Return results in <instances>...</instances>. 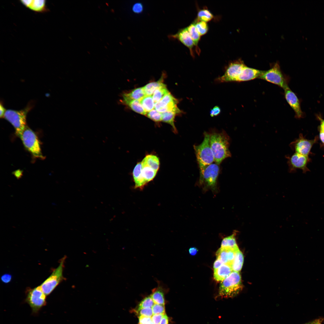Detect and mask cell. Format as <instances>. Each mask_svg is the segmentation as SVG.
Segmentation results:
<instances>
[{
  "mask_svg": "<svg viewBox=\"0 0 324 324\" xmlns=\"http://www.w3.org/2000/svg\"><path fill=\"white\" fill-rule=\"evenodd\" d=\"M229 142V137L225 132L210 134V143L215 163L219 164L225 159L231 157Z\"/></svg>",
  "mask_w": 324,
  "mask_h": 324,
  "instance_id": "1",
  "label": "cell"
},
{
  "mask_svg": "<svg viewBox=\"0 0 324 324\" xmlns=\"http://www.w3.org/2000/svg\"><path fill=\"white\" fill-rule=\"evenodd\" d=\"M219 172V164L215 163L200 170L199 185L204 191L210 190L214 193L217 192Z\"/></svg>",
  "mask_w": 324,
  "mask_h": 324,
  "instance_id": "2",
  "label": "cell"
},
{
  "mask_svg": "<svg viewBox=\"0 0 324 324\" xmlns=\"http://www.w3.org/2000/svg\"><path fill=\"white\" fill-rule=\"evenodd\" d=\"M242 285L239 272L233 271L221 282L219 295L221 298H232L242 290Z\"/></svg>",
  "mask_w": 324,
  "mask_h": 324,
  "instance_id": "3",
  "label": "cell"
},
{
  "mask_svg": "<svg viewBox=\"0 0 324 324\" xmlns=\"http://www.w3.org/2000/svg\"><path fill=\"white\" fill-rule=\"evenodd\" d=\"M199 169L201 170L214 162L210 143V134L204 132L202 142L194 146Z\"/></svg>",
  "mask_w": 324,
  "mask_h": 324,
  "instance_id": "4",
  "label": "cell"
},
{
  "mask_svg": "<svg viewBox=\"0 0 324 324\" xmlns=\"http://www.w3.org/2000/svg\"><path fill=\"white\" fill-rule=\"evenodd\" d=\"M32 108V106L28 104L20 110H8L4 114V118L13 125L16 135L20 137L26 127L27 114Z\"/></svg>",
  "mask_w": 324,
  "mask_h": 324,
  "instance_id": "5",
  "label": "cell"
},
{
  "mask_svg": "<svg viewBox=\"0 0 324 324\" xmlns=\"http://www.w3.org/2000/svg\"><path fill=\"white\" fill-rule=\"evenodd\" d=\"M66 258V256H64L60 260L58 267L54 270L50 275L40 285L43 292L46 296L50 295L56 287L65 279L63 275V272Z\"/></svg>",
  "mask_w": 324,
  "mask_h": 324,
  "instance_id": "6",
  "label": "cell"
},
{
  "mask_svg": "<svg viewBox=\"0 0 324 324\" xmlns=\"http://www.w3.org/2000/svg\"><path fill=\"white\" fill-rule=\"evenodd\" d=\"M278 85L284 90L289 87L288 79L283 74L278 63L266 71H263L259 78Z\"/></svg>",
  "mask_w": 324,
  "mask_h": 324,
  "instance_id": "7",
  "label": "cell"
},
{
  "mask_svg": "<svg viewBox=\"0 0 324 324\" xmlns=\"http://www.w3.org/2000/svg\"><path fill=\"white\" fill-rule=\"evenodd\" d=\"M26 302L31 308L34 313L38 312L46 304V296L43 292L40 286L34 288H28L26 291Z\"/></svg>",
  "mask_w": 324,
  "mask_h": 324,
  "instance_id": "8",
  "label": "cell"
},
{
  "mask_svg": "<svg viewBox=\"0 0 324 324\" xmlns=\"http://www.w3.org/2000/svg\"><path fill=\"white\" fill-rule=\"evenodd\" d=\"M20 137L25 147L34 156L43 158L38 137L31 129L26 126Z\"/></svg>",
  "mask_w": 324,
  "mask_h": 324,
  "instance_id": "9",
  "label": "cell"
},
{
  "mask_svg": "<svg viewBox=\"0 0 324 324\" xmlns=\"http://www.w3.org/2000/svg\"><path fill=\"white\" fill-rule=\"evenodd\" d=\"M246 66L243 61L240 59L230 62L224 74L218 79V81L221 82H237Z\"/></svg>",
  "mask_w": 324,
  "mask_h": 324,
  "instance_id": "10",
  "label": "cell"
},
{
  "mask_svg": "<svg viewBox=\"0 0 324 324\" xmlns=\"http://www.w3.org/2000/svg\"><path fill=\"white\" fill-rule=\"evenodd\" d=\"M318 137H315L313 140L306 139L302 134L299 135L298 138L290 144L291 148L295 153L305 156H309L313 145L318 141Z\"/></svg>",
  "mask_w": 324,
  "mask_h": 324,
  "instance_id": "11",
  "label": "cell"
},
{
  "mask_svg": "<svg viewBox=\"0 0 324 324\" xmlns=\"http://www.w3.org/2000/svg\"><path fill=\"white\" fill-rule=\"evenodd\" d=\"M286 157L288 160V170L290 172H295L297 169L302 170L303 173L310 171L307 167L308 164L310 161L309 156L295 153L290 156H286Z\"/></svg>",
  "mask_w": 324,
  "mask_h": 324,
  "instance_id": "12",
  "label": "cell"
},
{
  "mask_svg": "<svg viewBox=\"0 0 324 324\" xmlns=\"http://www.w3.org/2000/svg\"><path fill=\"white\" fill-rule=\"evenodd\" d=\"M178 102L170 93L155 103L154 109L161 113L168 111L180 110L177 106Z\"/></svg>",
  "mask_w": 324,
  "mask_h": 324,
  "instance_id": "13",
  "label": "cell"
},
{
  "mask_svg": "<svg viewBox=\"0 0 324 324\" xmlns=\"http://www.w3.org/2000/svg\"><path fill=\"white\" fill-rule=\"evenodd\" d=\"M285 98L291 107L294 111L295 117L297 118H302L303 113L301 109L300 101L296 94L288 87L284 90Z\"/></svg>",
  "mask_w": 324,
  "mask_h": 324,
  "instance_id": "14",
  "label": "cell"
},
{
  "mask_svg": "<svg viewBox=\"0 0 324 324\" xmlns=\"http://www.w3.org/2000/svg\"><path fill=\"white\" fill-rule=\"evenodd\" d=\"M239 250L238 246L234 248L220 247L216 253L217 259L220 260L223 264L231 266L236 253Z\"/></svg>",
  "mask_w": 324,
  "mask_h": 324,
  "instance_id": "15",
  "label": "cell"
},
{
  "mask_svg": "<svg viewBox=\"0 0 324 324\" xmlns=\"http://www.w3.org/2000/svg\"><path fill=\"white\" fill-rule=\"evenodd\" d=\"M171 37L177 39L187 46L189 49L191 55L194 57L193 49L194 45L187 27L180 29L177 33L172 35Z\"/></svg>",
  "mask_w": 324,
  "mask_h": 324,
  "instance_id": "16",
  "label": "cell"
},
{
  "mask_svg": "<svg viewBox=\"0 0 324 324\" xmlns=\"http://www.w3.org/2000/svg\"><path fill=\"white\" fill-rule=\"evenodd\" d=\"M45 0H21L20 2L26 8L36 12L44 13L49 11Z\"/></svg>",
  "mask_w": 324,
  "mask_h": 324,
  "instance_id": "17",
  "label": "cell"
},
{
  "mask_svg": "<svg viewBox=\"0 0 324 324\" xmlns=\"http://www.w3.org/2000/svg\"><path fill=\"white\" fill-rule=\"evenodd\" d=\"M232 272L230 266L223 264L218 268L214 270V278L217 281H222L227 278Z\"/></svg>",
  "mask_w": 324,
  "mask_h": 324,
  "instance_id": "18",
  "label": "cell"
},
{
  "mask_svg": "<svg viewBox=\"0 0 324 324\" xmlns=\"http://www.w3.org/2000/svg\"><path fill=\"white\" fill-rule=\"evenodd\" d=\"M142 170L141 163L139 162L136 165L133 172L135 188L142 189L146 184L142 176Z\"/></svg>",
  "mask_w": 324,
  "mask_h": 324,
  "instance_id": "19",
  "label": "cell"
},
{
  "mask_svg": "<svg viewBox=\"0 0 324 324\" xmlns=\"http://www.w3.org/2000/svg\"><path fill=\"white\" fill-rule=\"evenodd\" d=\"M122 97L123 99L121 101L122 103L128 106L131 110L137 113L144 115H146V112L144 110L140 101L123 96H122Z\"/></svg>",
  "mask_w": 324,
  "mask_h": 324,
  "instance_id": "20",
  "label": "cell"
},
{
  "mask_svg": "<svg viewBox=\"0 0 324 324\" xmlns=\"http://www.w3.org/2000/svg\"><path fill=\"white\" fill-rule=\"evenodd\" d=\"M164 292L163 287L158 283V286L152 290L150 296L155 303L164 305Z\"/></svg>",
  "mask_w": 324,
  "mask_h": 324,
  "instance_id": "21",
  "label": "cell"
},
{
  "mask_svg": "<svg viewBox=\"0 0 324 324\" xmlns=\"http://www.w3.org/2000/svg\"><path fill=\"white\" fill-rule=\"evenodd\" d=\"M141 163L153 169L157 172L159 167L160 162L158 158L153 154L146 155L143 159Z\"/></svg>",
  "mask_w": 324,
  "mask_h": 324,
  "instance_id": "22",
  "label": "cell"
},
{
  "mask_svg": "<svg viewBox=\"0 0 324 324\" xmlns=\"http://www.w3.org/2000/svg\"><path fill=\"white\" fill-rule=\"evenodd\" d=\"M141 164L142 176L146 184L153 179L156 175L157 172L145 164L141 163Z\"/></svg>",
  "mask_w": 324,
  "mask_h": 324,
  "instance_id": "23",
  "label": "cell"
},
{
  "mask_svg": "<svg viewBox=\"0 0 324 324\" xmlns=\"http://www.w3.org/2000/svg\"><path fill=\"white\" fill-rule=\"evenodd\" d=\"M187 27L193 41L194 46H195L196 50L197 53H199L200 50L198 46V44L201 36L197 31L194 23L190 24Z\"/></svg>",
  "mask_w": 324,
  "mask_h": 324,
  "instance_id": "24",
  "label": "cell"
},
{
  "mask_svg": "<svg viewBox=\"0 0 324 324\" xmlns=\"http://www.w3.org/2000/svg\"><path fill=\"white\" fill-rule=\"evenodd\" d=\"M181 111L172 110L166 111L162 113V121L170 124L174 130L176 132L177 130L174 124V121L176 114L180 113Z\"/></svg>",
  "mask_w": 324,
  "mask_h": 324,
  "instance_id": "25",
  "label": "cell"
},
{
  "mask_svg": "<svg viewBox=\"0 0 324 324\" xmlns=\"http://www.w3.org/2000/svg\"><path fill=\"white\" fill-rule=\"evenodd\" d=\"M145 95H146L142 87L136 88L129 92L124 93L122 96L140 101Z\"/></svg>",
  "mask_w": 324,
  "mask_h": 324,
  "instance_id": "26",
  "label": "cell"
},
{
  "mask_svg": "<svg viewBox=\"0 0 324 324\" xmlns=\"http://www.w3.org/2000/svg\"><path fill=\"white\" fill-rule=\"evenodd\" d=\"M244 261V256L242 252L238 250L236 253L234 259L231 265L233 271L239 272L242 267Z\"/></svg>",
  "mask_w": 324,
  "mask_h": 324,
  "instance_id": "27",
  "label": "cell"
},
{
  "mask_svg": "<svg viewBox=\"0 0 324 324\" xmlns=\"http://www.w3.org/2000/svg\"><path fill=\"white\" fill-rule=\"evenodd\" d=\"M140 101L146 112L152 110L154 108L155 103L152 95H146Z\"/></svg>",
  "mask_w": 324,
  "mask_h": 324,
  "instance_id": "28",
  "label": "cell"
},
{
  "mask_svg": "<svg viewBox=\"0 0 324 324\" xmlns=\"http://www.w3.org/2000/svg\"><path fill=\"white\" fill-rule=\"evenodd\" d=\"M163 79L161 78L156 82H151L143 87L146 95H151L153 94L155 90L163 84Z\"/></svg>",
  "mask_w": 324,
  "mask_h": 324,
  "instance_id": "29",
  "label": "cell"
},
{
  "mask_svg": "<svg viewBox=\"0 0 324 324\" xmlns=\"http://www.w3.org/2000/svg\"><path fill=\"white\" fill-rule=\"evenodd\" d=\"M169 93L166 85L163 84L155 90L152 95L155 103L160 100Z\"/></svg>",
  "mask_w": 324,
  "mask_h": 324,
  "instance_id": "30",
  "label": "cell"
},
{
  "mask_svg": "<svg viewBox=\"0 0 324 324\" xmlns=\"http://www.w3.org/2000/svg\"><path fill=\"white\" fill-rule=\"evenodd\" d=\"M236 231H234L232 235L224 238L222 241L221 247L234 248L238 246L236 239Z\"/></svg>",
  "mask_w": 324,
  "mask_h": 324,
  "instance_id": "31",
  "label": "cell"
},
{
  "mask_svg": "<svg viewBox=\"0 0 324 324\" xmlns=\"http://www.w3.org/2000/svg\"><path fill=\"white\" fill-rule=\"evenodd\" d=\"M214 17L212 13L207 9H203L198 11L196 20L207 22L210 21Z\"/></svg>",
  "mask_w": 324,
  "mask_h": 324,
  "instance_id": "32",
  "label": "cell"
},
{
  "mask_svg": "<svg viewBox=\"0 0 324 324\" xmlns=\"http://www.w3.org/2000/svg\"><path fill=\"white\" fill-rule=\"evenodd\" d=\"M194 23L197 31L200 36L205 34L208 32V27L206 22L196 20V21Z\"/></svg>",
  "mask_w": 324,
  "mask_h": 324,
  "instance_id": "33",
  "label": "cell"
},
{
  "mask_svg": "<svg viewBox=\"0 0 324 324\" xmlns=\"http://www.w3.org/2000/svg\"><path fill=\"white\" fill-rule=\"evenodd\" d=\"M154 304L150 296H147L142 300L135 310H139L144 308H151Z\"/></svg>",
  "mask_w": 324,
  "mask_h": 324,
  "instance_id": "34",
  "label": "cell"
},
{
  "mask_svg": "<svg viewBox=\"0 0 324 324\" xmlns=\"http://www.w3.org/2000/svg\"><path fill=\"white\" fill-rule=\"evenodd\" d=\"M146 115L154 121L158 122L162 121V113L155 109L146 112Z\"/></svg>",
  "mask_w": 324,
  "mask_h": 324,
  "instance_id": "35",
  "label": "cell"
},
{
  "mask_svg": "<svg viewBox=\"0 0 324 324\" xmlns=\"http://www.w3.org/2000/svg\"><path fill=\"white\" fill-rule=\"evenodd\" d=\"M153 315L156 314H165V307L164 305L155 303L152 307Z\"/></svg>",
  "mask_w": 324,
  "mask_h": 324,
  "instance_id": "36",
  "label": "cell"
},
{
  "mask_svg": "<svg viewBox=\"0 0 324 324\" xmlns=\"http://www.w3.org/2000/svg\"><path fill=\"white\" fill-rule=\"evenodd\" d=\"M135 312L139 316L142 315L151 317L153 315L151 308H144L139 310H135Z\"/></svg>",
  "mask_w": 324,
  "mask_h": 324,
  "instance_id": "37",
  "label": "cell"
},
{
  "mask_svg": "<svg viewBox=\"0 0 324 324\" xmlns=\"http://www.w3.org/2000/svg\"><path fill=\"white\" fill-rule=\"evenodd\" d=\"M318 118L320 121V124L319 127V138L322 143L324 146V119L319 117H318Z\"/></svg>",
  "mask_w": 324,
  "mask_h": 324,
  "instance_id": "38",
  "label": "cell"
},
{
  "mask_svg": "<svg viewBox=\"0 0 324 324\" xmlns=\"http://www.w3.org/2000/svg\"><path fill=\"white\" fill-rule=\"evenodd\" d=\"M138 317V324H153L151 317L142 315L139 316Z\"/></svg>",
  "mask_w": 324,
  "mask_h": 324,
  "instance_id": "39",
  "label": "cell"
},
{
  "mask_svg": "<svg viewBox=\"0 0 324 324\" xmlns=\"http://www.w3.org/2000/svg\"><path fill=\"white\" fill-rule=\"evenodd\" d=\"M143 7L142 4L140 2H137L133 6L132 10L135 13L139 14L143 10Z\"/></svg>",
  "mask_w": 324,
  "mask_h": 324,
  "instance_id": "40",
  "label": "cell"
},
{
  "mask_svg": "<svg viewBox=\"0 0 324 324\" xmlns=\"http://www.w3.org/2000/svg\"><path fill=\"white\" fill-rule=\"evenodd\" d=\"M164 315L162 314L153 315L151 317V319L153 324H160Z\"/></svg>",
  "mask_w": 324,
  "mask_h": 324,
  "instance_id": "41",
  "label": "cell"
},
{
  "mask_svg": "<svg viewBox=\"0 0 324 324\" xmlns=\"http://www.w3.org/2000/svg\"><path fill=\"white\" fill-rule=\"evenodd\" d=\"M221 112L220 108L218 106H215L211 109L210 112V115L213 117L218 115Z\"/></svg>",
  "mask_w": 324,
  "mask_h": 324,
  "instance_id": "42",
  "label": "cell"
},
{
  "mask_svg": "<svg viewBox=\"0 0 324 324\" xmlns=\"http://www.w3.org/2000/svg\"><path fill=\"white\" fill-rule=\"evenodd\" d=\"M12 276L8 274H4L1 277L2 281L4 283H8L11 280Z\"/></svg>",
  "mask_w": 324,
  "mask_h": 324,
  "instance_id": "43",
  "label": "cell"
},
{
  "mask_svg": "<svg viewBox=\"0 0 324 324\" xmlns=\"http://www.w3.org/2000/svg\"><path fill=\"white\" fill-rule=\"evenodd\" d=\"M324 320V318H319L304 324H322Z\"/></svg>",
  "mask_w": 324,
  "mask_h": 324,
  "instance_id": "44",
  "label": "cell"
},
{
  "mask_svg": "<svg viewBox=\"0 0 324 324\" xmlns=\"http://www.w3.org/2000/svg\"><path fill=\"white\" fill-rule=\"evenodd\" d=\"M223 264V263L220 260L217 259L214 264L213 268L214 269H215L218 268Z\"/></svg>",
  "mask_w": 324,
  "mask_h": 324,
  "instance_id": "45",
  "label": "cell"
},
{
  "mask_svg": "<svg viewBox=\"0 0 324 324\" xmlns=\"http://www.w3.org/2000/svg\"><path fill=\"white\" fill-rule=\"evenodd\" d=\"M160 324H169V317L166 314L164 315Z\"/></svg>",
  "mask_w": 324,
  "mask_h": 324,
  "instance_id": "46",
  "label": "cell"
},
{
  "mask_svg": "<svg viewBox=\"0 0 324 324\" xmlns=\"http://www.w3.org/2000/svg\"><path fill=\"white\" fill-rule=\"evenodd\" d=\"M0 118L4 117V114L6 110L5 109V108L3 104L1 103L0 105Z\"/></svg>",
  "mask_w": 324,
  "mask_h": 324,
  "instance_id": "47",
  "label": "cell"
},
{
  "mask_svg": "<svg viewBox=\"0 0 324 324\" xmlns=\"http://www.w3.org/2000/svg\"><path fill=\"white\" fill-rule=\"evenodd\" d=\"M197 249L194 247L191 248L189 250V252L190 254L192 255H195L197 252Z\"/></svg>",
  "mask_w": 324,
  "mask_h": 324,
  "instance_id": "48",
  "label": "cell"
}]
</instances>
